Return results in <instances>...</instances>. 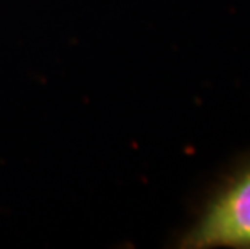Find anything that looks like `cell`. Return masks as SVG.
<instances>
[{
	"label": "cell",
	"mask_w": 250,
	"mask_h": 249,
	"mask_svg": "<svg viewBox=\"0 0 250 249\" xmlns=\"http://www.w3.org/2000/svg\"><path fill=\"white\" fill-rule=\"evenodd\" d=\"M179 246L250 249V158L211 194Z\"/></svg>",
	"instance_id": "6da1fadb"
}]
</instances>
